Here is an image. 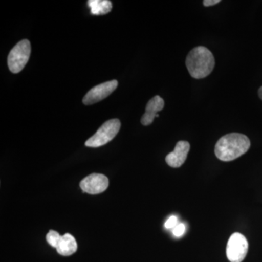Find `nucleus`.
<instances>
[{
	"instance_id": "f257e3e1",
	"label": "nucleus",
	"mask_w": 262,
	"mask_h": 262,
	"mask_svg": "<svg viewBox=\"0 0 262 262\" xmlns=\"http://www.w3.org/2000/svg\"><path fill=\"white\" fill-rule=\"evenodd\" d=\"M250 146L251 142L247 136L232 133L221 138L216 143L215 156L222 161H232L247 152Z\"/></svg>"
},
{
	"instance_id": "f03ea898",
	"label": "nucleus",
	"mask_w": 262,
	"mask_h": 262,
	"mask_svg": "<svg viewBox=\"0 0 262 262\" xmlns=\"http://www.w3.org/2000/svg\"><path fill=\"white\" fill-rule=\"evenodd\" d=\"M189 75L195 79L208 77L214 69L215 59L208 48L198 46L189 52L186 59Z\"/></svg>"
},
{
	"instance_id": "7ed1b4c3",
	"label": "nucleus",
	"mask_w": 262,
	"mask_h": 262,
	"mask_svg": "<svg viewBox=\"0 0 262 262\" xmlns=\"http://www.w3.org/2000/svg\"><path fill=\"white\" fill-rule=\"evenodd\" d=\"M121 123L118 119H112L105 122L96 134L85 142V146L96 148L105 145L113 140L120 131Z\"/></svg>"
},
{
	"instance_id": "20e7f679",
	"label": "nucleus",
	"mask_w": 262,
	"mask_h": 262,
	"mask_svg": "<svg viewBox=\"0 0 262 262\" xmlns=\"http://www.w3.org/2000/svg\"><path fill=\"white\" fill-rule=\"evenodd\" d=\"M31 54V44L28 39L19 42L10 52L8 64L13 73H19L28 63Z\"/></svg>"
},
{
	"instance_id": "39448f33",
	"label": "nucleus",
	"mask_w": 262,
	"mask_h": 262,
	"mask_svg": "<svg viewBox=\"0 0 262 262\" xmlns=\"http://www.w3.org/2000/svg\"><path fill=\"white\" fill-rule=\"evenodd\" d=\"M248 243L242 234L236 232L229 237L227 246V256L231 262L244 261L247 255Z\"/></svg>"
},
{
	"instance_id": "423d86ee",
	"label": "nucleus",
	"mask_w": 262,
	"mask_h": 262,
	"mask_svg": "<svg viewBox=\"0 0 262 262\" xmlns=\"http://www.w3.org/2000/svg\"><path fill=\"white\" fill-rule=\"evenodd\" d=\"M118 85V82L114 80L98 84L84 96L82 102L85 105H92L99 102L101 100L107 98L110 94H113Z\"/></svg>"
},
{
	"instance_id": "0eeeda50",
	"label": "nucleus",
	"mask_w": 262,
	"mask_h": 262,
	"mask_svg": "<svg viewBox=\"0 0 262 262\" xmlns=\"http://www.w3.org/2000/svg\"><path fill=\"white\" fill-rule=\"evenodd\" d=\"M80 186L83 192L91 194H100L107 189L108 179L103 174L92 173L82 179Z\"/></svg>"
},
{
	"instance_id": "6e6552de",
	"label": "nucleus",
	"mask_w": 262,
	"mask_h": 262,
	"mask_svg": "<svg viewBox=\"0 0 262 262\" xmlns=\"http://www.w3.org/2000/svg\"><path fill=\"white\" fill-rule=\"evenodd\" d=\"M190 145L187 141H179L173 151L169 153L165 158V161L172 168H179L185 163Z\"/></svg>"
},
{
	"instance_id": "1a4fd4ad",
	"label": "nucleus",
	"mask_w": 262,
	"mask_h": 262,
	"mask_svg": "<svg viewBox=\"0 0 262 262\" xmlns=\"http://www.w3.org/2000/svg\"><path fill=\"white\" fill-rule=\"evenodd\" d=\"M164 100L159 96L151 98L146 106L145 113L141 117V122L142 125H149L154 121L155 117H159L158 112L161 111L164 108Z\"/></svg>"
},
{
	"instance_id": "9d476101",
	"label": "nucleus",
	"mask_w": 262,
	"mask_h": 262,
	"mask_svg": "<svg viewBox=\"0 0 262 262\" xmlns=\"http://www.w3.org/2000/svg\"><path fill=\"white\" fill-rule=\"evenodd\" d=\"M57 252L61 256H69L77 250V241L72 234L67 233L61 236L56 248Z\"/></svg>"
},
{
	"instance_id": "9b49d317",
	"label": "nucleus",
	"mask_w": 262,
	"mask_h": 262,
	"mask_svg": "<svg viewBox=\"0 0 262 262\" xmlns=\"http://www.w3.org/2000/svg\"><path fill=\"white\" fill-rule=\"evenodd\" d=\"M88 5L94 15L107 14L113 9V4L108 0H89Z\"/></svg>"
},
{
	"instance_id": "f8f14e48",
	"label": "nucleus",
	"mask_w": 262,
	"mask_h": 262,
	"mask_svg": "<svg viewBox=\"0 0 262 262\" xmlns=\"http://www.w3.org/2000/svg\"><path fill=\"white\" fill-rule=\"evenodd\" d=\"M61 236L56 231L50 230L47 234V236H46V239H47V242L50 246L56 248Z\"/></svg>"
},
{
	"instance_id": "ddd939ff",
	"label": "nucleus",
	"mask_w": 262,
	"mask_h": 262,
	"mask_svg": "<svg viewBox=\"0 0 262 262\" xmlns=\"http://www.w3.org/2000/svg\"><path fill=\"white\" fill-rule=\"evenodd\" d=\"M186 227L184 224H179L173 229V234L176 237H182L185 233Z\"/></svg>"
},
{
	"instance_id": "4468645a",
	"label": "nucleus",
	"mask_w": 262,
	"mask_h": 262,
	"mask_svg": "<svg viewBox=\"0 0 262 262\" xmlns=\"http://www.w3.org/2000/svg\"><path fill=\"white\" fill-rule=\"evenodd\" d=\"M177 225H178V219L175 215H172L165 222V227L166 229H173Z\"/></svg>"
},
{
	"instance_id": "2eb2a0df",
	"label": "nucleus",
	"mask_w": 262,
	"mask_h": 262,
	"mask_svg": "<svg viewBox=\"0 0 262 262\" xmlns=\"http://www.w3.org/2000/svg\"><path fill=\"white\" fill-rule=\"evenodd\" d=\"M220 2V0H204L203 5L206 7L213 6V5L218 4Z\"/></svg>"
},
{
	"instance_id": "dca6fc26",
	"label": "nucleus",
	"mask_w": 262,
	"mask_h": 262,
	"mask_svg": "<svg viewBox=\"0 0 262 262\" xmlns=\"http://www.w3.org/2000/svg\"><path fill=\"white\" fill-rule=\"evenodd\" d=\"M258 96H259L260 98L262 100V86L258 90Z\"/></svg>"
}]
</instances>
